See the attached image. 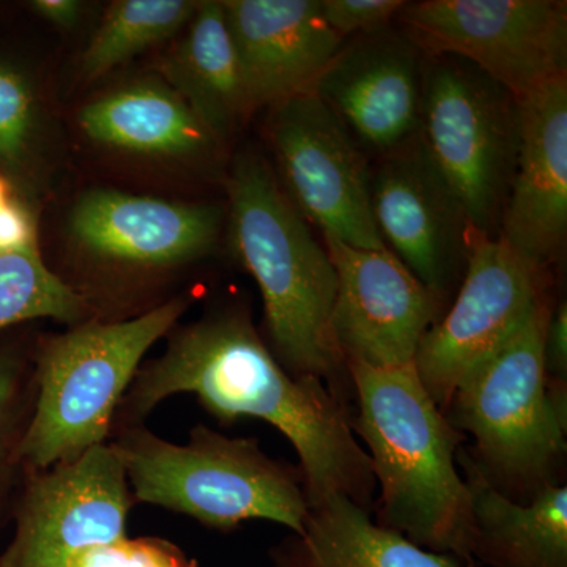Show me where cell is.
Returning a JSON list of instances; mask_svg holds the SVG:
<instances>
[{"label":"cell","instance_id":"5","mask_svg":"<svg viewBox=\"0 0 567 567\" xmlns=\"http://www.w3.org/2000/svg\"><path fill=\"white\" fill-rule=\"evenodd\" d=\"M112 446L137 502L216 529L262 518L297 536L305 532L311 511L305 488L256 440L230 439L199 425L188 442L177 445L130 425Z\"/></svg>","mask_w":567,"mask_h":567},{"label":"cell","instance_id":"10","mask_svg":"<svg viewBox=\"0 0 567 567\" xmlns=\"http://www.w3.org/2000/svg\"><path fill=\"white\" fill-rule=\"evenodd\" d=\"M14 535L0 567H74L126 537L132 488L112 445L41 472L22 473Z\"/></svg>","mask_w":567,"mask_h":567},{"label":"cell","instance_id":"31","mask_svg":"<svg viewBox=\"0 0 567 567\" xmlns=\"http://www.w3.org/2000/svg\"><path fill=\"white\" fill-rule=\"evenodd\" d=\"M9 200V188H7V183L0 177V205H3Z\"/></svg>","mask_w":567,"mask_h":567},{"label":"cell","instance_id":"22","mask_svg":"<svg viewBox=\"0 0 567 567\" xmlns=\"http://www.w3.org/2000/svg\"><path fill=\"white\" fill-rule=\"evenodd\" d=\"M199 2L192 0H121L104 14L82 58L89 81L102 78L141 52L185 31Z\"/></svg>","mask_w":567,"mask_h":567},{"label":"cell","instance_id":"9","mask_svg":"<svg viewBox=\"0 0 567 567\" xmlns=\"http://www.w3.org/2000/svg\"><path fill=\"white\" fill-rule=\"evenodd\" d=\"M268 136L284 193L306 221L358 249H386L371 208L365 151L315 93L270 107Z\"/></svg>","mask_w":567,"mask_h":567},{"label":"cell","instance_id":"11","mask_svg":"<svg viewBox=\"0 0 567 567\" xmlns=\"http://www.w3.org/2000/svg\"><path fill=\"white\" fill-rule=\"evenodd\" d=\"M539 271L498 235L470 230L456 301L425 333L415 358L416 374L436 405H450L462 380L527 322L540 303Z\"/></svg>","mask_w":567,"mask_h":567},{"label":"cell","instance_id":"27","mask_svg":"<svg viewBox=\"0 0 567 567\" xmlns=\"http://www.w3.org/2000/svg\"><path fill=\"white\" fill-rule=\"evenodd\" d=\"M324 22L342 39L390 28L404 9L402 0H319Z\"/></svg>","mask_w":567,"mask_h":567},{"label":"cell","instance_id":"26","mask_svg":"<svg viewBox=\"0 0 567 567\" xmlns=\"http://www.w3.org/2000/svg\"><path fill=\"white\" fill-rule=\"evenodd\" d=\"M74 567H196L173 543L159 537H126L122 543L93 550Z\"/></svg>","mask_w":567,"mask_h":567},{"label":"cell","instance_id":"15","mask_svg":"<svg viewBox=\"0 0 567 567\" xmlns=\"http://www.w3.org/2000/svg\"><path fill=\"white\" fill-rule=\"evenodd\" d=\"M249 111L309 93L346 40L319 0H224Z\"/></svg>","mask_w":567,"mask_h":567},{"label":"cell","instance_id":"13","mask_svg":"<svg viewBox=\"0 0 567 567\" xmlns=\"http://www.w3.org/2000/svg\"><path fill=\"white\" fill-rule=\"evenodd\" d=\"M371 208L386 249L442 298L465 271L472 226L417 134L372 167Z\"/></svg>","mask_w":567,"mask_h":567},{"label":"cell","instance_id":"8","mask_svg":"<svg viewBox=\"0 0 567 567\" xmlns=\"http://www.w3.org/2000/svg\"><path fill=\"white\" fill-rule=\"evenodd\" d=\"M398 18L425 55L464 59L517 100L566 74V2L424 0Z\"/></svg>","mask_w":567,"mask_h":567},{"label":"cell","instance_id":"19","mask_svg":"<svg viewBox=\"0 0 567 567\" xmlns=\"http://www.w3.org/2000/svg\"><path fill=\"white\" fill-rule=\"evenodd\" d=\"M473 558L488 567H567V488L546 484L529 505L492 486L472 462Z\"/></svg>","mask_w":567,"mask_h":567},{"label":"cell","instance_id":"17","mask_svg":"<svg viewBox=\"0 0 567 567\" xmlns=\"http://www.w3.org/2000/svg\"><path fill=\"white\" fill-rule=\"evenodd\" d=\"M223 221L213 205L95 189L74 205L70 233L81 249L106 262L156 268L210 252Z\"/></svg>","mask_w":567,"mask_h":567},{"label":"cell","instance_id":"30","mask_svg":"<svg viewBox=\"0 0 567 567\" xmlns=\"http://www.w3.org/2000/svg\"><path fill=\"white\" fill-rule=\"evenodd\" d=\"M31 9L41 20L69 31L81 21L84 7L78 0H35L31 3Z\"/></svg>","mask_w":567,"mask_h":567},{"label":"cell","instance_id":"16","mask_svg":"<svg viewBox=\"0 0 567 567\" xmlns=\"http://www.w3.org/2000/svg\"><path fill=\"white\" fill-rule=\"evenodd\" d=\"M520 104V142L498 237L543 270L567 233V76Z\"/></svg>","mask_w":567,"mask_h":567},{"label":"cell","instance_id":"25","mask_svg":"<svg viewBox=\"0 0 567 567\" xmlns=\"http://www.w3.org/2000/svg\"><path fill=\"white\" fill-rule=\"evenodd\" d=\"M35 126L31 85L17 70L0 63V164L18 166L29 151Z\"/></svg>","mask_w":567,"mask_h":567},{"label":"cell","instance_id":"14","mask_svg":"<svg viewBox=\"0 0 567 567\" xmlns=\"http://www.w3.org/2000/svg\"><path fill=\"white\" fill-rule=\"evenodd\" d=\"M424 52L405 32L357 37L334 55L311 93L364 151L385 155L420 130Z\"/></svg>","mask_w":567,"mask_h":567},{"label":"cell","instance_id":"7","mask_svg":"<svg viewBox=\"0 0 567 567\" xmlns=\"http://www.w3.org/2000/svg\"><path fill=\"white\" fill-rule=\"evenodd\" d=\"M548 311L536 306L505 346L462 380L451 404L492 468L546 481L565 453L566 386L548 380L544 336Z\"/></svg>","mask_w":567,"mask_h":567},{"label":"cell","instance_id":"23","mask_svg":"<svg viewBox=\"0 0 567 567\" xmlns=\"http://www.w3.org/2000/svg\"><path fill=\"white\" fill-rule=\"evenodd\" d=\"M85 312L84 298L52 274L39 245L0 252V331L37 319L80 322Z\"/></svg>","mask_w":567,"mask_h":567},{"label":"cell","instance_id":"18","mask_svg":"<svg viewBox=\"0 0 567 567\" xmlns=\"http://www.w3.org/2000/svg\"><path fill=\"white\" fill-rule=\"evenodd\" d=\"M78 122L96 144L137 155L196 158L219 144L177 92L155 81L107 93L87 104Z\"/></svg>","mask_w":567,"mask_h":567},{"label":"cell","instance_id":"21","mask_svg":"<svg viewBox=\"0 0 567 567\" xmlns=\"http://www.w3.org/2000/svg\"><path fill=\"white\" fill-rule=\"evenodd\" d=\"M163 73L218 142L251 112L223 2H199L181 43L164 61Z\"/></svg>","mask_w":567,"mask_h":567},{"label":"cell","instance_id":"1","mask_svg":"<svg viewBox=\"0 0 567 567\" xmlns=\"http://www.w3.org/2000/svg\"><path fill=\"white\" fill-rule=\"evenodd\" d=\"M185 393L219 420L259 417L287 436L300 457L309 507L336 495L363 506L371 495V461L344 406L322 380L287 371L241 312L207 316L178 331L162 357L140 369L118 412L137 425Z\"/></svg>","mask_w":567,"mask_h":567},{"label":"cell","instance_id":"3","mask_svg":"<svg viewBox=\"0 0 567 567\" xmlns=\"http://www.w3.org/2000/svg\"><path fill=\"white\" fill-rule=\"evenodd\" d=\"M227 193L230 246L259 286L281 364L293 375L333 377L344 360L331 330L338 276L330 254L257 153L237 156Z\"/></svg>","mask_w":567,"mask_h":567},{"label":"cell","instance_id":"4","mask_svg":"<svg viewBox=\"0 0 567 567\" xmlns=\"http://www.w3.org/2000/svg\"><path fill=\"white\" fill-rule=\"evenodd\" d=\"M174 298L123 322H85L48 339L32 368L33 399L18 461L41 472L106 445L126 391L145 353L181 319Z\"/></svg>","mask_w":567,"mask_h":567},{"label":"cell","instance_id":"6","mask_svg":"<svg viewBox=\"0 0 567 567\" xmlns=\"http://www.w3.org/2000/svg\"><path fill=\"white\" fill-rule=\"evenodd\" d=\"M417 136L472 229L496 237L520 142L516 96L464 59L424 54Z\"/></svg>","mask_w":567,"mask_h":567},{"label":"cell","instance_id":"24","mask_svg":"<svg viewBox=\"0 0 567 567\" xmlns=\"http://www.w3.org/2000/svg\"><path fill=\"white\" fill-rule=\"evenodd\" d=\"M33 399L32 369L13 347H0V517L22 473L18 461Z\"/></svg>","mask_w":567,"mask_h":567},{"label":"cell","instance_id":"2","mask_svg":"<svg viewBox=\"0 0 567 567\" xmlns=\"http://www.w3.org/2000/svg\"><path fill=\"white\" fill-rule=\"evenodd\" d=\"M358 399L352 423L382 488L383 527L473 566L472 495L456 468L458 434L421 383L415 364L349 363Z\"/></svg>","mask_w":567,"mask_h":567},{"label":"cell","instance_id":"29","mask_svg":"<svg viewBox=\"0 0 567 567\" xmlns=\"http://www.w3.org/2000/svg\"><path fill=\"white\" fill-rule=\"evenodd\" d=\"M544 361L547 375H554L555 382L565 383L567 375V308L566 301L548 317L546 336H544Z\"/></svg>","mask_w":567,"mask_h":567},{"label":"cell","instance_id":"20","mask_svg":"<svg viewBox=\"0 0 567 567\" xmlns=\"http://www.w3.org/2000/svg\"><path fill=\"white\" fill-rule=\"evenodd\" d=\"M276 567H468L377 525L344 495L312 506L305 532L275 551Z\"/></svg>","mask_w":567,"mask_h":567},{"label":"cell","instance_id":"12","mask_svg":"<svg viewBox=\"0 0 567 567\" xmlns=\"http://www.w3.org/2000/svg\"><path fill=\"white\" fill-rule=\"evenodd\" d=\"M323 244L338 276L331 330L344 363L415 364L440 298L390 249H358L327 235Z\"/></svg>","mask_w":567,"mask_h":567},{"label":"cell","instance_id":"28","mask_svg":"<svg viewBox=\"0 0 567 567\" xmlns=\"http://www.w3.org/2000/svg\"><path fill=\"white\" fill-rule=\"evenodd\" d=\"M37 245L39 241L31 213L11 200L0 205V252L22 251Z\"/></svg>","mask_w":567,"mask_h":567}]
</instances>
